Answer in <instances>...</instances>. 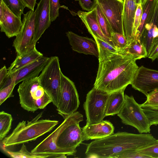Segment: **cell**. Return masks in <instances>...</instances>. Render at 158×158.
<instances>
[{"instance_id":"obj_6","label":"cell","mask_w":158,"mask_h":158,"mask_svg":"<svg viewBox=\"0 0 158 158\" xmlns=\"http://www.w3.org/2000/svg\"><path fill=\"white\" fill-rule=\"evenodd\" d=\"M125 100L120 112L117 114L122 123L136 128L140 133H150V122L132 96L124 94Z\"/></svg>"},{"instance_id":"obj_22","label":"cell","mask_w":158,"mask_h":158,"mask_svg":"<svg viewBox=\"0 0 158 158\" xmlns=\"http://www.w3.org/2000/svg\"><path fill=\"white\" fill-rule=\"evenodd\" d=\"M42 53L39 52L36 47L28 52L20 55H17L8 69L10 74L14 73L20 69L43 56Z\"/></svg>"},{"instance_id":"obj_13","label":"cell","mask_w":158,"mask_h":158,"mask_svg":"<svg viewBox=\"0 0 158 158\" xmlns=\"http://www.w3.org/2000/svg\"><path fill=\"white\" fill-rule=\"evenodd\" d=\"M22 25L21 18L14 14L0 0V31L10 38L16 36L19 33Z\"/></svg>"},{"instance_id":"obj_9","label":"cell","mask_w":158,"mask_h":158,"mask_svg":"<svg viewBox=\"0 0 158 158\" xmlns=\"http://www.w3.org/2000/svg\"><path fill=\"white\" fill-rule=\"evenodd\" d=\"M80 104L79 96L74 82L63 73L59 103L57 110L64 119L76 111Z\"/></svg>"},{"instance_id":"obj_15","label":"cell","mask_w":158,"mask_h":158,"mask_svg":"<svg viewBox=\"0 0 158 158\" xmlns=\"http://www.w3.org/2000/svg\"><path fill=\"white\" fill-rule=\"evenodd\" d=\"M50 0H40L35 11V32L33 41L35 44L50 26L52 22L50 11Z\"/></svg>"},{"instance_id":"obj_24","label":"cell","mask_w":158,"mask_h":158,"mask_svg":"<svg viewBox=\"0 0 158 158\" xmlns=\"http://www.w3.org/2000/svg\"><path fill=\"white\" fill-rule=\"evenodd\" d=\"M119 53L129 55L136 60L147 57L146 49L139 40H134Z\"/></svg>"},{"instance_id":"obj_21","label":"cell","mask_w":158,"mask_h":158,"mask_svg":"<svg viewBox=\"0 0 158 158\" xmlns=\"http://www.w3.org/2000/svg\"><path fill=\"white\" fill-rule=\"evenodd\" d=\"M137 6L135 0H124L123 11V29L128 45L134 40L133 26Z\"/></svg>"},{"instance_id":"obj_38","label":"cell","mask_w":158,"mask_h":158,"mask_svg":"<svg viewBox=\"0 0 158 158\" xmlns=\"http://www.w3.org/2000/svg\"><path fill=\"white\" fill-rule=\"evenodd\" d=\"M150 158L147 155L138 152L137 150H130L120 154L116 158Z\"/></svg>"},{"instance_id":"obj_35","label":"cell","mask_w":158,"mask_h":158,"mask_svg":"<svg viewBox=\"0 0 158 158\" xmlns=\"http://www.w3.org/2000/svg\"><path fill=\"white\" fill-rule=\"evenodd\" d=\"M12 82L8 69L4 65L0 70V89L10 85Z\"/></svg>"},{"instance_id":"obj_8","label":"cell","mask_w":158,"mask_h":158,"mask_svg":"<svg viewBox=\"0 0 158 158\" xmlns=\"http://www.w3.org/2000/svg\"><path fill=\"white\" fill-rule=\"evenodd\" d=\"M35 14L30 10L23 14L22 25L13 44L17 55L25 53L35 47L33 41L35 32Z\"/></svg>"},{"instance_id":"obj_19","label":"cell","mask_w":158,"mask_h":158,"mask_svg":"<svg viewBox=\"0 0 158 158\" xmlns=\"http://www.w3.org/2000/svg\"><path fill=\"white\" fill-rule=\"evenodd\" d=\"M81 129L84 141L107 137L114 133V128L110 122L103 120L98 123L86 125Z\"/></svg>"},{"instance_id":"obj_27","label":"cell","mask_w":158,"mask_h":158,"mask_svg":"<svg viewBox=\"0 0 158 158\" xmlns=\"http://www.w3.org/2000/svg\"><path fill=\"white\" fill-rule=\"evenodd\" d=\"M2 150L10 157L15 158H54V156L50 155L36 154L28 151L25 145L23 143L20 150L16 152L11 151L7 149L3 145H1Z\"/></svg>"},{"instance_id":"obj_3","label":"cell","mask_w":158,"mask_h":158,"mask_svg":"<svg viewBox=\"0 0 158 158\" xmlns=\"http://www.w3.org/2000/svg\"><path fill=\"white\" fill-rule=\"evenodd\" d=\"M43 112L37 114L31 120L20 122L7 137L2 140L5 147L23 144L35 140L52 130L58 123L57 120L41 119Z\"/></svg>"},{"instance_id":"obj_17","label":"cell","mask_w":158,"mask_h":158,"mask_svg":"<svg viewBox=\"0 0 158 158\" xmlns=\"http://www.w3.org/2000/svg\"><path fill=\"white\" fill-rule=\"evenodd\" d=\"M72 50L79 53L98 57L99 52L96 41L87 37L79 35L71 31L66 32Z\"/></svg>"},{"instance_id":"obj_30","label":"cell","mask_w":158,"mask_h":158,"mask_svg":"<svg viewBox=\"0 0 158 158\" xmlns=\"http://www.w3.org/2000/svg\"><path fill=\"white\" fill-rule=\"evenodd\" d=\"M8 8L15 15L21 18L26 5L22 0H2Z\"/></svg>"},{"instance_id":"obj_2","label":"cell","mask_w":158,"mask_h":158,"mask_svg":"<svg viewBox=\"0 0 158 158\" xmlns=\"http://www.w3.org/2000/svg\"><path fill=\"white\" fill-rule=\"evenodd\" d=\"M156 140L150 134L118 131L92 141L88 144L85 154L87 158H116L126 151L137 150L152 144Z\"/></svg>"},{"instance_id":"obj_26","label":"cell","mask_w":158,"mask_h":158,"mask_svg":"<svg viewBox=\"0 0 158 158\" xmlns=\"http://www.w3.org/2000/svg\"><path fill=\"white\" fill-rule=\"evenodd\" d=\"M157 0H147L142 7V14L139 25L137 29L135 40H139L148 19L155 8Z\"/></svg>"},{"instance_id":"obj_41","label":"cell","mask_w":158,"mask_h":158,"mask_svg":"<svg viewBox=\"0 0 158 158\" xmlns=\"http://www.w3.org/2000/svg\"><path fill=\"white\" fill-rule=\"evenodd\" d=\"M51 102H52L51 98L46 92L41 98L35 101V105L38 109H41L44 108Z\"/></svg>"},{"instance_id":"obj_44","label":"cell","mask_w":158,"mask_h":158,"mask_svg":"<svg viewBox=\"0 0 158 158\" xmlns=\"http://www.w3.org/2000/svg\"><path fill=\"white\" fill-rule=\"evenodd\" d=\"M135 1L137 4H138L140 3H141V0H135Z\"/></svg>"},{"instance_id":"obj_40","label":"cell","mask_w":158,"mask_h":158,"mask_svg":"<svg viewBox=\"0 0 158 158\" xmlns=\"http://www.w3.org/2000/svg\"><path fill=\"white\" fill-rule=\"evenodd\" d=\"M79 2L82 9L87 12L94 9L97 3V0H79Z\"/></svg>"},{"instance_id":"obj_28","label":"cell","mask_w":158,"mask_h":158,"mask_svg":"<svg viewBox=\"0 0 158 158\" xmlns=\"http://www.w3.org/2000/svg\"><path fill=\"white\" fill-rule=\"evenodd\" d=\"M95 8L98 21L102 31L106 36L111 40V35L113 32L107 19L98 3Z\"/></svg>"},{"instance_id":"obj_31","label":"cell","mask_w":158,"mask_h":158,"mask_svg":"<svg viewBox=\"0 0 158 158\" xmlns=\"http://www.w3.org/2000/svg\"><path fill=\"white\" fill-rule=\"evenodd\" d=\"M151 126L158 124V106L140 104Z\"/></svg>"},{"instance_id":"obj_46","label":"cell","mask_w":158,"mask_h":158,"mask_svg":"<svg viewBox=\"0 0 158 158\" xmlns=\"http://www.w3.org/2000/svg\"></svg>"},{"instance_id":"obj_42","label":"cell","mask_w":158,"mask_h":158,"mask_svg":"<svg viewBox=\"0 0 158 158\" xmlns=\"http://www.w3.org/2000/svg\"><path fill=\"white\" fill-rule=\"evenodd\" d=\"M158 57V40L153 46L148 57L153 61Z\"/></svg>"},{"instance_id":"obj_45","label":"cell","mask_w":158,"mask_h":158,"mask_svg":"<svg viewBox=\"0 0 158 158\" xmlns=\"http://www.w3.org/2000/svg\"><path fill=\"white\" fill-rule=\"evenodd\" d=\"M123 0L124 1V0Z\"/></svg>"},{"instance_id":"obj_37","label":"cell","mask_w":158,"mask_h":158,"mask_svg":"<svg viewBox=\"0 0 158 158\" xmlns=\"http://www.w3.org/2000/svg\"><path fill=\"white\" fill-rule=\"evenodd\" d=\"M60 0H50V19L53 22L59 15V10L60 8Z\"/></svg>"},{"instance_id":"obj_1","label":"cell","mask_w":158,"mask_h":158,"mask_svg":"<svg viewBox=\"0 0 158 158\" xmlns=\"http://www.w3.org/2000/svg\"><path fill=\"white\" fill-rule=\"evenodd\" d=\"M131 55L120 53L99 62L94 88L109 93L131 84L139 68Z\"/></svg>"},{"instance_id":"obj_39","label":"cell","mask_w":158,"mask_h":158,"mask_svg":"<svg viewBox=\"0 0 158 158\" xmlns=\"http://www.w3.org/2000/svg\"><path fill=\"white\" fill-rule=\"evenodd\" d=\"M146 97V100L142 104L158 106V89L149 93Z\"/></svg>"},{"instance_id":"obj_14","label":"cell","mask_w":158,"mask_h":158,"mask_svg":"<svg viewBox=\"0 0 158 158\" xmlns=\"http://www.w3.org/2000/svg\"><path fill=\"white\" fill-rule=\"evenodd\" d=\"M139 40L146 49L148 57L153 46L158 40V0L148 19Z\"/></svg>"},{"instance_id":"obj_43","label":"cell","mask_w":158,"mask_h":158,"mask_svg":"<svg viewBox=\"0 0 158 158\" xmlns=\"http://www.w3.org/2000/svg\"><path fill=\"white\" fill-rule=\"evenodd\" d=\"M26 7L30 10H34L36 0H22Z\"/></svg>"},{"instance_id":"obj_4","label":"cell","mask_w":158,"mask_h":158,"mask_svg":"<svg viewBox=\"0 0 158 158\" xmlns=\"http://www.w3.org/2000/svg\"><path fill=\"white\" fill-rule=\"evenodd\" d=\"M83 120V115L78 111L64 119V126L58 135L56 144L67 156L75 154L77 148L83 141L82 130L79 126L80 123Z\"/></svg>"},{"instance_id":"obj_25","label":"cell","mask_w":158,"mask_h":158,"mask_svg":"<svg viewBox=\"0 0 158 158\" xmlns=\"http://www.w3.org/2000/svg\"><path fill=\"white\" fill-rule=\"evenodd\" d=\"M94 38L97 43L98 48L99 62L119 53L118 50L114 45L109 42L97 37Z\"/></svg>"},{"instance_id":"obj_32","label":"cell","mask_w":158,"mask_h":158,"mask_svg":"<svg viewBox=\"0 0 158 158\" xmlns=\"http://www.w3.org/2000/svg\"><path fill=\"white\" fill-rule=\"evenodd\" d=\"M111 40L114 46L118 50L119 53L128 45L127 41L124 35L119 33L113 32Z\"/></svg>"},{"instance_id":"obj_34","label":"cell","mask_w":158,"mask_h":158,"mask_svg":"<svg viewBox=\"0 0 158 158\" xmlns=\"http://www.w3.org/2000/svg\"><path fill=\"white\" fill-rule=\"evenodd\" d=\"M16 85L13 81L9 85L0 89V105H1L7 98L14 96L13 91Z\"/></svg>"},{"instance_id":"obj_20","label":"cell","mask_w":158,"mask_h":158,"mask_svg":"<svg viewBox=\"0 0 158 158\" xmlns=\"http://www.w3.org/2000/svg\"><path fill=\"white\" fill-rule=\"evenodd\" d=\"M77 15L94 38L97 37L114 45L112 40L102 31L98 21L95 8L89 12L79 10Z\"/></svg>"},{"instance_id":"obj_5","label":"cell","mask_w":158,"mask_h":158,"mask_svg":"<svg viewBox=\"0 0 158 158\" xmlns=\"http://www.w3.org/2000/svg\"><path fill=\"white\" fill-rule=\"evenodd\" d=\"M62 73L59 59L57 56H54L50 57L38 77L41 85L57 108L60 99Z\"/></svg>"},{"instance_id":"obj_16","label":"cell","mask_w":158,"mask_h":158,"mask_svg":"<svg viewBox=\"0 0 158 158\" xmlns=\"http://www.w3.org/2000/svg\"><path fill=\"white\" fill-rule=\"evenodd\" d=\"M64 124L63 122L52 133L38 144L31 152L36 154L53 155L54 158H61L66 152L56 145V141Z\"/></svg>"},{"instance_id":"obj_33","label":"cell","mask_w":158,"mask_h":158,"mask_svg":"<svg viewBox=\"0 0 158 158\" xmlns=\"http://www.w3.org/2000/svg\"><path fill=\"white\" fill-rule=\"evenodd\" d=\"M137 150L150 158H158V140L153 144Z\"/></svg>"},{"instance_id":"obj_10","label":"cell","mask_w":158,"mask_h":158,"mask_svg":"<svg viewBox=\"0 0 158 158\" xmlns=\"http://www.w3.org/2000/svg\"><path fill=\"white\" fill-rule=\"evenodd\" d=\"M18 92L21 106L28 111L33 112L38 110L35 101L41 98L45 93L38 77L22 81L19 85Z\"/></svg>"},{"instance_id":"obj_18","label":"cell","mask_w":158,"mask_h":158,"mask_svg":"<svg viewBox=\"0 0 158 158\" xmlns=\"http://www.w3.org/2000/svg\"><path fill=\"white\" fill-rule=\"evenodd\" d=\"M50 58L43 56L12 74L14 77L16 85L24 80L38 77Z\"/></svg>"},{"instance_id":"obj_12","label":"cell","mask_w":158,"mask_h":158,"mask_svg":"<svg viewBox=\"0 0 158 158\" xmlns=\"http://www.w3.org/2000/svg\"><path fill=\"white\" fill-rule=\"evenodd\" d=\"M131 85L147 96L149 93L158 89V70L143 66L139 67Z\"/></svg>"},{"instance_id":"obj_36","label":"cell","mask_w":158,"mask_h":158,"mask_svg":"<svg viewBox=\"0 0 158 158\" xmlns=\"http://www.w3.org/2000/svg\"><path fill=\"white\" fill-rule=\"evenodd\" d=\"M142 7L140 3L137 4V6L135 12L133 23V33L135 39L137 29L139 25L142 14Z\"/></svg>"},{"instance_id":"obj_7","label":"cell","mask_w":158,"mask_h":158,"mask_svg":"<svg viewBox=\"0 0 158 158\" xmlns=\"http://www.w3.org/2000/svg\"><path fill=\"white\" fill-rule=\"evenodd\" d=\"M109 94L94 87L87 94L83 104L86 125L99 123L106 116V106Z\"/></svg>"},{"instance_id":"obj_29","label":"cell","mask_w":158,"mask_h":158,"mask_svg":"<svg viewBox=\"0 0 158 158\" xmlns=\"http://www.w3.org/2000/svg\"><path fill=\"white\" fill-rule=\"evenodd\" d=\"M13 120L11 115L3 111L0 112V140L2 141L11 129Z\"/></svg>"},{"instance_id":"obj_11","label":"cell","mask_w":158,"mask_h":158,"mask_svg":"<svg viewBox=\"0 0 158 158\" xmlns=\"http://www.w3.org/2000/svg\"><path fill=\"white\" fill-rule=\"evenodd\" d=\"M97 1L107 19L113 32L124 35L123 21L124 1L97 0Z\"/></svg>"},{"instance_id":"obj_23","label":"cell","mask_w":158,"mask_h":158,"mask_svg":"<svg viewBox=\"0 0 158 158\" xmlns=\"http://www.w3.org/2000/svg\"><path fill=\"white\" fill-rule=\"evenodd\" d=\"M126 88L109 94L106 106V116L117 114L120 112L124 103V91Z\"/></svg>"}]
</instances>
